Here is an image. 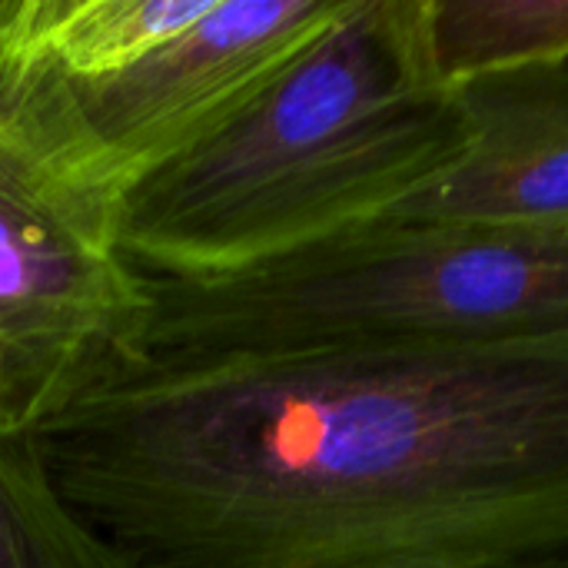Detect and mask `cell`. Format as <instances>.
I'll list each match as a JSON object with an SVG mask.
<instances>
[{
  "mask_svg": "<svg viewBox=\"0 0 568 568\" xmlns=\"http://www.w3.org/2000/svg\"><path fill=\"white\" fill-rule=\"evenodd\" d=\"M37 443L126 568H542L568 333L140 363Z\"/></svg>",
  "mask_w": 568,
  "mask_h": 568,
  "instance_id": "cell-1",
  "label": "cell"
},
{
  "mask_svg": "<svg viewBox=\"0 0 568 568\" xmlns=\"http://www.w3.org/2000/svg\"><path fill=\"white\" fill-rule=\"evenodd\" d=\"M463 146L416 0H349L220 130L126 186L120 250L143 276L233 273L383 216Z\"/></svg>",
  "mask_w": 568,
  "mask_h": 568,
  "instance_id": "cell-2",
  "label": "cell"
},
{
  "mask_svg": "<svg viewBox=\"0 0 568 568\" xmlns=\"http://www.w3.org/2000/svg\"><path fill=\"white\" fill-rule=\"evenodd\" d=\"M143 293V363L496 346L568 333V236L369 220Z\"/></svg>",
  "mask_w": 568,
  "mask_h": 568,
  "instance_id": "cell-3",
  "label": "cell"
},
{
  "mask_svg": "<svg viewBox=\"0 0 568 568\" xmlns=\"http://www.w3.org/2000/svg\"><path fill=\"white\" fill-rule=\"evenodd\" d=\"M120 203L63 77L0 57V433L37 436L143 363Z\"/></svg>",
  "mask_w": 568,
  "mask_h": 568,
  "instance_id": "cell-4",
  "label": "cell"
},
{
  "mask_svg": "<svg viewBox=\"0 0 568 568\" xmlns=\"http://www.w3.org/2000/svg\"><path fill=\"white\" fill-rule=\"evenodd\" d=\"M349 0H216L190 30L100 80H63L110 180L180 156L246 106Z\"/></svg>",
  "mask_w": 568,
  "mask_h": 568,
  "instance_id": "cell-5",
  "label": "cell"
},
{
  "mask_svg": "<svg viewBox=\"0 0 568 568\" xmlns=\"http://www.w3.org/2000/svg\"><path fill=\"white\" fill-rule=\"evenodd\" d=\"M456 93L466 146L376 220L568 236V63L483 77Z\"/></svg>",
  "mask_w": 568,
  "mask_h": 568,
  "instance_id": "cell-6",
  "label": "cell"
},
{
  "mask_svg": "<svg viewBox=\"0 0 568 568\" xmlns=\"http://www.w3.org/2000/svg\"><path fill=\"white\" fill-rule=\"evenodd\" d=\"M216 0H0V57L63 80L126 70L200 23Z\"/></svg>",
  "mask_w": 568,
  "mask_h": 568,
  "instance_id": "cell-7",
  "label": "cell"
},
{
  "mask_svg": "<svg viewBox=\"0 0 568 568\" xmlns=\"http://www.w3.org/2000/svg\"><path fill=\"white\" fill-rule=\"evenodd\" d=\"M423 73L439 90L568 63V0H416Z\"/></svg>",
  "mask_w": 568,
  "mask_h": 568,
  "instance_id": "cell-8",
  "label": "cell"
},
{
  "mask_svg": "<svg viewBox=\"0 0 568 568\" xmlns=\"http://www.w3.org/2000/svg\"><path fill=\"white\" fill-rule=\"evenodd\" d=\"M0 568H126L57 486L37 436L0 433Z\"/></svg>",
  "mask_w": 568,
  "mask_h": 568,
  "instance_id": "cell-9",
  "label": "cell"
},
{
  "mask_svg": "<svg viewBox=\"0 0 568 568\" xmlns=\"http://www.w3.org/2000/svg\"><path fill=\"white\" fill-rule=\"evenodd\" d=\"M542 568H568V549H566V552H562V556H556L552 562H546V566H542Z\"/></svg>",
  "mask_w": 568,
  "mask_h": 568,
  "instance_id": "cell-10",
  "label": "cell"
}]
</instances>
